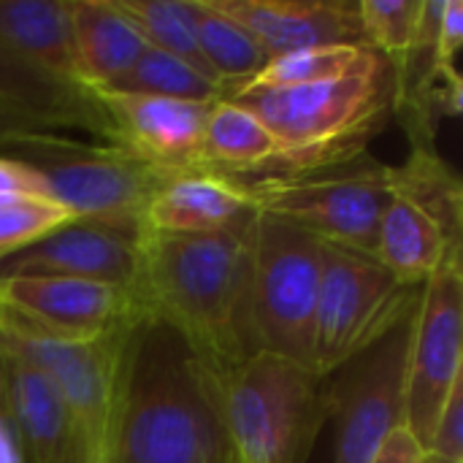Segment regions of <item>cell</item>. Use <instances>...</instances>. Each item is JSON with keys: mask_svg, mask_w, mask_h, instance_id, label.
<instances>
[{"mask_svg": "<svg viewBox=\"0 0 463 463\" xmlns=\"http://www.w3.org/2000/svg\"><path fill=\"white\" fill-rule=\"evenodd\" d=\"M106 463H231L212 372L144 312L122 342Z\"/></svg>", "mask_w": 463, "mask_h": 463, "instance_id": "6da1fadb", "label": "cell"}, {"mask_svg": "<svg viewBox=\"0 0 463 463\" xmlns=\"http://www.w3.org/2000/svg\"><path fill=\"white\" fill-rule=\"evenodd\" d=\"M255 212L217 233H144L133 304L171 326L220 374L260 353L250 315V228Z\"/></svg>", "mask_w": 463, "mask_h": 463, "instance_id": "7a4b0ae2", "label": "cell"}, {"mask_svg": "<svg viewBox=\"0 0 463 463\" xmlns=\"http://www.w3.org/2000/svg\"><path fill=\"white\" fill-rule=\"evenodd\" d=\"M377 52L345 76L285 87L225 90L220 98L250 109L277 141L269 171H296L364 155L393 109V81ZM263 174V171H260Z\"/></svg>", "mask_w": 463, "mask_h": 463, "instance_id": "3957f363", "label": "cell"}, {"mask_svg": "<svg viewBox=\"0 0 463 463\" xmlns=\"http://www.w3.org/2000/svg\"><path fill=\"white\" fill-rule=\"evenodd\" d=\"M231 463H307L328 420L326 380L274 353L212 374Z\"/></svg>", "mask_w": 463, "mask_h": 463, "instance_id": "277c9868", "label": "cell"}, {"mask_svg": "<svg viewBox=\"0 0 463 463\" xmlns=\"http://www.w3.org/2000/svg\"><path fill=\"white\" fill-rule=\"evenodd\" d=\"M0 155L24 163L71 220L144 236L146 209L171 174L144 163L111 141H81L43 130L11 141Z\"/></svg>", "mask_w": 463, "mask_h": 463, "instance_id": "5b68a950", "label": "cell"}, {"mask_svg": "<svg viewBox=\"0 0 463 463\" xmlns=\"http://www.w3.org/2000/svg\"><path fill=\"white\" fill-rule=\"evenodd\" d=\"M258 214L285 220L323 244L377 252V231L391 195L388 165L369 152L296 168L228 176ZM377 258V255H374Z\"/></svg>", "mask_w": 463, "mask_h": 463, "instance_id": "8992f818", "label": "cell"}, {"mask_svg": "<svg viewBox=\"0 0 463 463\" xmlns=\"http://www.w3.org/2000/svg\"><path fill=\"white\" fill-rule=\"evenodd\" d=\"M320 266L323 241L285 220L255 212L250 228V315L258 350L312 366Z\"/></svg>", "mask_w": 463, "mask_h": 463, "instance_id": "52a82bcc", "label": "cell"}, {"mask_svg": "<svg viewBox=\"0 0 463 463\" xmlns=\"http://www.w3.org/2000/svg\"><path fill=\"white\" fill-rule=\"evenodd\" d=\"M420 288L399 282L374 255L323 244L312 331V374L328 380L377 342L415 301Z\"/></svg>", "mask_w": 463, "mask_h": 463, "instance_id": "ba28073f", "label": "cell"}, {"mask_svg": "<svg viewBox=\"0 0 463 463\" xmlns=\"http://www.w3.org/2000/svg\"><path fill=\"white\" fill-rule=\"evenodd\" d=\"M415 307L377 342L342 366L328 393V418L336 423L334 463H369L407 418V358ZM328 377V380H331Z\"/></svg>", "mask_w": 463, "mask_h": 463, "instance_id": "9c48e42d", "label": "cell"}, {"mask_svg": "<svg viewBox=\"0 0 463 463\" xmlns=\"http://www.w3.org/2000/svg\"><path fill=\"white\" fill-rule=\"evenodd\" d=\"M133 320V317H130ZM128 323L98 339H62L46 334L0 307V350L38 369L65 402L84 442L103 456L117 393V372Z\"/></svg>", "mask_w": 463, "mask_h": 463, "instance_id": "30bf717a", "label": "cell"}, {"mask_svg": "<svg viewBox=\"0 0 463 463\" xmlns=\"http://www.w3.org/2000/svg\"><path fill=\"white\" fill-rule=\"evenodd\" d=\"M463 377V271L461 258L448 260L420 285L407 358L404 426L429 448L439 410Z\"/></svg>", "mask_w": 463, "mask_h": 463, "instance_id": "8fae6325", "label": "cell"}, {"mask_svg": "<svg viewBox=\"0 0 463 463\" xmlns=\"http://www.w3.org/2000/svg\"><path fill=\"white\" fill-rule=\"evenodd\" d=\"M106 122L109 141L144 163L179 176L203 171L201 146L212 103L90 90Z\"/></svg>", "mask_w": 463, "mask_h": 463, "instance_id": "7c38bea8", "label": "cell"}, {"mask_svg": "<svg viewBox=\"0 0 463 463\" xmlns=\"http://www.w3.org/2000/svg\"><path fill=\"white\" fill-rule=\"evenodd\" d=\"M0 307L62 339H98L138 315L130 293L71 277H3Z\"/></svg>", "mask_w": 463, "mask_h": 463, "instance_id": "4fadbf2b", "label": "cell"}, {"mask_svg": "<svg viewBox=\"0 0 463 463\" xmlns=\"http://www.w3.org/2000/svg\"><path fill=\"white\" fill-rule=\"evenodd\" d=\"M138 236L71 220L24 250L0 255L3 277H71L114 285L133 298L138 277Z\"/></svg>", "mask_w": 463, "mask_h": 463, "instance_id": "5bb4252c", "label": "cell"}, {"mask_svg": "<svg viewBox=\"0 0 463 463\" xmlns=\"http://www.w3.org/2000/svg\"><path fill=\"white\" fill-rule=\"evenodd\" d=\"M269 57L315 46H366L353 0H214ZM369 49V46H366Z\"/></svg>", "mask_w": 463, "mask_h": 463, "instance_id": "9a60e30c", "label": "cell"}, {"mask_svg": "<svg viewBox=\"0 0 463 463\" xmlns=\"http://www.w3.org/2000/svg\"><path fill=\"white\" fill-rule=\"evenodd\" d=\"M0 388L5 420L24 463H60L84 439L52 383L27 361L0 350Z\"/></svg>", "mask_w": 463, "mask_h": 463, "instance_id": "2e32d148", "label": "cell"}, {"mask_svg": "<svg viewBox=\"0 0 463 463\" xmlns=\"http://www.w3.org/2000/svg\"><path fill=\"white\" fill-rule=\"evenodd\" d=\"M374 255L399 282L420 288L448 260L461 258V236L418 201L391 187Z\"/></svg>", "mask_w": 463, "mask_h": 463, "instance_id": "e0dca14e", "label": "cell"}, {"mask_svg": "<svg viewBox=\"0 0 463 463\" xmlns=\"http://www.w3.org/2000/svg\"><path fill=\"white\" fill-rule=\"evenodd\" d=\"M0 103L16 109L52 130H84L95 141H109V122L90 90L65 84L0 41Z\"/></svg>", "mask_w": 463, "mask_h": 463, "instance_id": "ac0fdd59", "label": "cell"}, {"mask_svg": "<svg viewBox=\"0 0 463 463\" xmlns=\"http://www.w3.org/2000/svg\"><path fill=\"white\" fill-rule=\"evenodd\" d=\"M252 214L244 193L228 176L193 171L171 176L149 201L146 231L201 236L225 231Z\"/></svg>", "mask_w": 463, "mask_h": 463, "instance_id": "d6986e66", "label": "cell"}, {"mask_svg": "<svg viewBox=\"0 0 463 463\" xmlns=\"http://www.w3.org/2000/svg\"><path fill=\"white\" fill-rule=\"evenodd\" d=\"M81 87H109L146 52V41L117 0H68Z\"/></svg>", "mask_w": 463, "mask_h": 463, "instance_id": "ffe728a7", "label": "cell"}, {"mask_svg": "<svg viewBox=\"0 0 463 463\" xmlns=\"http://www.w3.org/2000/svg\"><path fill=\"white\" fill-rule=\"evenodd\" d=\"M0 41L38 71L81 87L68 0H0Z\"/></svg>", "mask_w": 463, "mask_h": 463, "instance_id": "44dd1931", "label": "cell"}, {"mask_svg": "<svg viewBox=\"0 0 463 463\" xmlns=\"http://www.w3.org/2000/svg\"><path fill=\"white\" fill-rule=\"evenodd\" d=\"M201 160L217 176L260 174L274 165L277 141L250 109L220 98L206 114Z\"/></svg>", "mask_w": 463, "mask_h": 463, "instance_id": "7402d4cb", "label": "cell"}, {"mask_svg": "<svg viewBox=\"0 0 463 463\" xmlns=\"http://www.w3.org/2000/svg\"><path fill=\"white\" fill-rule=\"evenodd\" d=\"M195 27L201 52L220 79V90L252 79L271 60L255 35L214 0H195Z\"/></svg>", "mask_w": 463, "mask_h": 463, "instance_id": "603a6c76", "label": "cell"}, {"mask_svg": "<svg viewBox=\"0 0 463 463\" xmlns=\"http://www.w3.org/2000/svg\"><path fill=\"white\" fill-rule=\"evenodd\" d=\"M391 187L418 201L456 236L463 231V190L456 171L437 155L434 144L415 141L402 165H388Z\"/></svg>", "mask_w": 463, "mask_h": 463, "instance_id": "cb8c5ba5", "label": "cell"}, {"mask_svg": "<svg viewBox=\"0 0 463 463\" xmlns=\"http://www.w3.org/2000/svg\"><path fill=\"white\" fill-rule=\"evenodd\" d=\"M117 5L130 16L149 46L187 62L190 68L220 84L198 43L195 0H117Z\"/></svg>", "mask_w": 463, "mask_h": 463, "instance_id": "d4e9b609", "label": "cell"}, {"mask_svg": "<svg viewBox=\"0 0 463 463\" xmlns=\"http://www.w3.org/2000/svg\"><path fill=\"white\" fill-rule=\"evenodd\" d=\"M109 92H130V95H152V98H174L193 103H214L220 100V84L190 68L187 62L146 46V52L136 60V65L122 73L109 87H95Z\"/></svg>", "mask_w": 463, "mask_h": 463, "instance_id": "484cf974", "label": "cell"}, {"mask_svg": "<svg viewBox=\"0 0 463 463\" xmlns=\"http://www.w3.org/2000/svg\"><path fill=\"white\" fill-rule=\"evenodd\" d=\"M372 49L366 46H315V49H296L279 57H271L252 79L222 87L239 90V87H258V90H285V87H304L326 79H336L358 68Z\"/></svg>", "mask_w": 463, "mask_h": 463, "instance_id": "4316f807", "label": "cell"}, {"mask_svg": "<svg viewBox=\"0 0 463 463\" xmlns=\"http://www.w3.org/2000/svg\"><path fill=\"white\" fill-rule=\"evenodd\" d=\"M420 0H358L364 41L388 62H399L415 38Z\"/></svg>", "mask_w": 463, "mask_h": 463, "instance_id": "83f0119b", "label": "cell"}, {"mask_svg": "<svg viewBox=\"0 0 463 463\" xmlns=\"http://www.w3.org/2000/svg\"><path fill=\"white\" fill-rule=\"evenodd\" d=\"M65 222H71V214L49 195L0 203V255L24 250Z\"/></svg>", "mask_w": 463, "mask_h": 463, "instance_id": "f1b7e54d", "label": "cell"}, {"mask_svg": "<svg viewBox=\"0 0 463 463\" xmlns=\"http://www.w3.org/2000/svg\"><path fill=\"white\" fill-rule=\"evenodd\" d=\"M426 453L463 463V377L450 388V393L439 410V418L434 423Z\"/></svg>", "mask_w": 463, "mask_h": 463, "instance_id": "f546056e", "label": "cell"}, {"mask_svg": "<svg viewBox=\"0 0 463 463\" xmlns=\"http://www.w3.org/2000/svg\"><path fill=\"white\" fill-rule=\"evenodd\" d=\"M33 195H46L41 179L24 163L0 155V203L33 198Z\"/></svg>", "mask_w": 463, "mask_h": 463, "instance_id": "4dcf8cb0", "label": "cell"}, {"mask_svg": "<svg viewBox=\"0 0 463 463\" xmlns=\"http://www.w3.org/2000/svg\"><path fill=\"white\" fill-rule=\"evenodd\" d=\"M423 456H426L423 445L412 437L407 426H402L383 442V448L369 463H423Z\"/></svg>", "mask_w": 463, "mask_h": 463, "instance_id": "1f68e13d", "label": "cell"}, {"mask_svg": "<svg viewBox=\"0 0 463 463\" xmlns=\"http://www.w3.org/2000/svg\"><path fill=\"white\" fill-rule=\"evenodd\" d=\"M43 130H52V128H46L43 122H38V119H33V117H27V114L0 103V149L8 146L16 138L33 136V133H43Z\"/></svg>", "mask_w": 463, "mask_h": 463, "instance_id": "d6a6232c", "label": "cell"}, {"mask_svg": "<svg viewBox=\"0 0 463 463\" xmlns=\"http://www.w3.org/2000/svg\"><path fill=\"white\" fill-rule=\"evenodd\" d=\"M0 463H24L5 415H0Z\"/></svg>", "mask_w": 463, "mask_h": 463, "instance_id": "836d02e7", "label": "cell"}, {"mask_svg": "<svg viewBox=\"0 0 463 463\" xmlns=\"http://www.w3.org/2000/svg\"><path fill=\"white\" fill-rule=\"evenodd\" d=\"M60 463H103V456H100V453H95L84 439H79V442L68 450V456H65Z\"/></svg>", "mask_w": 463, "mask_h": 463, "instance_id": "e575fe53", "label": "cell"}, {"mask_svg": "<svg viewBox=\"0 0 463 463\" xmlns=\"http://www.w3.org/2000/svg\"><path fill=\"white\" fill-rule=\"evenodd\" d=\"M423 463H456V461H448V458H439V456H434V453H426V456H423Z\"/></svg>", "mask_w": 463, "mask_h": 463, "instance_id": "d590c367", "label": "cell"}, {"mask_svg": "<svg viewBox=\"0 0 463 463\" xmlns=\"http://www.w3.org/2000/svg\"><path fill=\"white\" fill-rule=\"evenodd\" d=\"M0 399H3V388H0Z\"/></svg>", "mask_w": 463, "mask_h": 463, "instance_id": "8d00e7d4", "label": "cell"}]
</instances>
